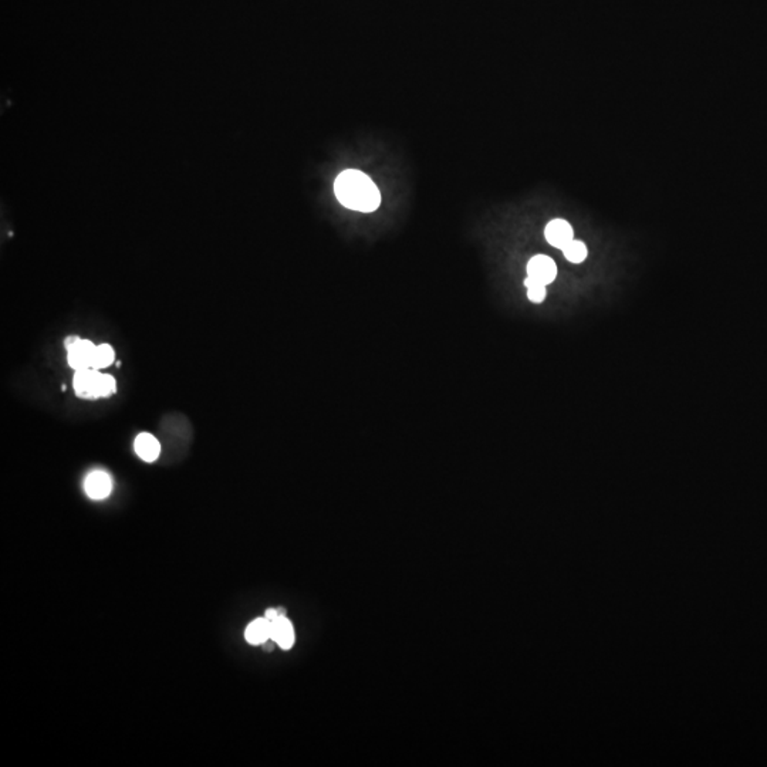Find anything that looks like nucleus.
Returning a JSON list of instances; mask_svg holds the SVG:
<instances>
[{
	"instance_id": "0eeeda50",
	"label": "nucleus",
	"mask_w": 767,
	"mask_h": 767,
	"mask_svg": "<svg viewBox=\"0 0 767 767\" xmlns=\"http://www.w3.org/2000/svg\"><path fill=\"white\" fill-rule=\"evenodd\" d=\"M137 455L145 462H153L161 453V445L157 438L151 434H139L134 442Z\"/></svg>"
},
{
	"instance_id": "423d86ee",
	"label": "nucleus",
	"mask_w": 767,
	"mask_h": 767,
	"mask_svg": "<svg viewBox=\"0 0 767 767\" xmlns=\"http://www.w3.org/2000/svg\"><path fill=\"white\" fill-rule=\"evenodd\" d=\"M111 487H112L111 478L102 471L91 472L87 476L86 482H84L86 493L91 499H94V501H101V499H105L111 493Z\"/></svg>"
},
{
	"instance_id": "f257e3e1",
	"label": "nucleus",
	"mask_w": 767,
	"mask_h": 767,
	"mask_svg": "<svg viewBox=\"0 0 767 767\" xmlns=\"http://www.w3.org/2000/svg\"><path fill=\"white\" fill-rule=\"evenodd\" d=\"M338 202L351 211L370 213L378 209L381 194L374 181L358 169L341 172L334 182Z\"/></svg>"
},
{
	"instance_id": "ddd939ff",
	"label": "nucleus",
	"mask_w": 767,
	"mask_h": 767,
	"mask_svg": "<svg viewBox=\"0 0 767 767\" xmlns=\"http://www.w3.org/2000/svg\"><path fill=\"white\" fill-rule=\"evenodd\" d=\"M264 617L272 623V621H275L276 618H279V617H282V616H280V612H279L278 608H272V609H267V611L264 612Z\"/></svg>"
},
{
	"instance_id": "f8f14e48",
	"label": "nucleus",
	"mask_w": 767,
	"mask_h": 767,
	"mask_svg": "<svg viewBox=\"0 0 767 767\" xmlns=\"http://www.w3.org/2000/svg\"><path fill=\"white\" fill-rule=\"evenodd\" d=\"M524 286L527 287V297H529L530 301H533V303L545 301L546 294H547L546 284H543V283L537 282V280L527 276V279L524 280Z\"/></svg>"
},
{
	"instance_id": "1a4fd4ad",
	"label": "nucleus",
	"mask_w": 767,
	"mask_h": 767,
	"mask_svg": "<svg viewBox=\"0 0 767 767\" xmlns=\"http://www.w3.org/2000/svg\"><path fill=\"white\" fill-rule=\"evenodd\" d=\"M245 638L252 645L267 642L268 639H272V623L266 617L252 621L245 631Z\"/></svg>"
},
{
	"instance_id": "f03ea898",
	"label": "nucleus",
	"mask_w": 767,
	"mask_h": 767,
	"mask_svg": "<svg viewBox=\"0 0 767 767\" xmlns=\"http://www.w3.org/2000/svg\"><path fill=\"white\" fill-rule=\"evenodd\" d=\"M73 387L80 398L87 400H96V398H105L117 390V382H115L114 377L108 374L98 372L96 368H86L75 371L73 378Z\"/></svg>"
},
{
	"instance_id": "20e7f679",
	"label": "nucleus",
	"mask_w": 767,
	"mask_h": 767,
	"mask_svg": "<svg viewBox=\"0 0 767 767\" xmlns=\"http://www.w3.org/2000/svg\"><path fill=\"white\" fill-rule=\"evenodd\" d=\"M527 276L546 286L553 283L557 276V267L554 260L543 255L531 257L527 263Z\"/></svg>"
},
{
	"instance_id": "39448f33",
	"label": "nucleus",
	"mask_w": 767,
	"mask_h": 767,
	"mask_svg": "<svg viewBox=\"0 0 767 767\" xmlns=\"http://www.w3.org/2000/svg\"><path fill=\"white\" fill-rule=\"evenodd\" d=\"M545 236L552 246L563 250L572 241L574 234H572L571 225L567 220L554 219L549 222V225L546 226Z\"/></svg>"
},
{
	"instance_id": "6e6552de",
	"label": "nucleus",
	"mask_w": 767,
	"mask_h": 767,
	"mask_svg": "<svg viewBox=\"0 0 767 767\" xmlns=\"http://www.w3.org/2000/svg\"><path fill=\"white\" fill-rule=\"evenodd\" d=\"M272 641H275L283 649H290L293 646L294 630L286 616H282L272 621Z\"/></svg>"
},
{
	"instance_id": "4468645a",
	"label": "nucleus",
	"mask_w": 767,
	"mask_h": 767,
	"mask_svg": "<svg viewBox=\"0 0 767 767\" xmlns=\"http://www.w3.org/2000/svg\"><path fill=\"white\" fill-rule=\"evenodd\" d=\"M79 340H80L79 337H68V338L66 340V342H64V344H66V349H70L71 345H73L75 341H79Z\"/></svg>"
},
{
	"instance_id": "9d476101",
	"label": "nucleus",
	"mask_w": 767,
	"mask_h": 767,
	"mask_svg": "<svg viewBox=\"0 0 767 767\" xmlns=\"http://www.w3.org/2000/svg\"><path fill=\"white\" fill-rule=\"evenodd\" d=\"M564 257L571 263H582L587 257V248L580 241H571L564 249H563Z\"/></svg>"
},
{
	"instance_id": "9b49d317",
	"label": "nucleus",
	"mask_w": 767,
	"mask_h": 767,
	"mask_svg": "<svg viewBox=\"0 0 767 767\" xmlns=\"http://www.w3.org/2000/svg\"><path fill=\"white\" fill-rule=\"evenodd\" d=\"M114 361V350L111 345L108 344H101L97 347L96 350V356H94V363H93V368L96 370H101V368H107L108 365H111Z\"/></svg>"
},
{
	"instance_id": "7ed1b4c3",
	"label": "nucleus",
	"mask_w": 767,
	"mask_h": 767,
	"mask_svg": "<svg viewBox=\"0 0 767 767\" xmlns=\"http://www.w3.org/2000/svg\"><path fill=\"white\" fill-rule=\"evenodd\" d=\"M96 350L97 345H94L90 340L80 338L79 341H75L70 349H67V360L70 367L75 371L93 368Z\"/></svg>"
}]
</instances>
